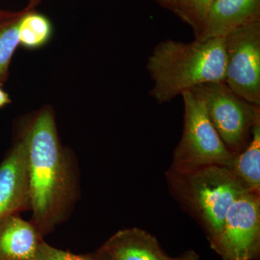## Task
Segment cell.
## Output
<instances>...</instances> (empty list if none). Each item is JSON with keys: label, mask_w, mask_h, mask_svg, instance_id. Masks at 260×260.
I'll list each match as a JSON object with an SVG mask.
<instances>
[{"label": "cell", "mask_w": 260, "mask_h": 260, "mask_svg": "<svg viewBox=\"0 0 260 260\" xmlns=\"http://www.w3.org/2000/svg\"><path fill=\"white\" fill-rule=\"evenodd\" d=\"M31 222L42 237L64 220L76 194L71 161L58 140L55 121L43 111L25 135Z\"/></svg>", "instance_id": "1"}, {"label": "cell", "mask_w": 260, "mask_h": 260, "mask_svg": "<svg viewBox=\"0 0 260 260\" xmlns=\"http://www.w3.org/2000/svg\"><path fill=\"white\" fill-rule=\"evenodd\" d=\"M153 81L150 95L158 104L204 84L225 80V38L184 43L168 40L154 48L147 61Z\"/></svg>", "instance_id": "2"}, {"label": "cell", "mask_w": 260, "mask_h": 260, "mask_svg": "<svg viewBox=\"0 0 260 260\" xmlns=\"http://www.w3.org/2000/svg\"><path fill=\"white\" fill-rule=\"evenodd\" d=\"M165 177L170 194L199 224L209 241L220 232L231 205L249 191L229 168L222 166L186 170L170 167Z\"/></svg>", "instance_id": "3"}, {"label": "cell", "mask_w": 260, "mask_h": 260, "mask_svg": "<svg viewBox=\"0 0 260 260\" xmlns=\"http://www.w3.org/2000/svg\"><path fill=\"white\" fill-rule=\"evenodd\" d=\"M181 96L184 101V125L171 167L184 170L206 166L230 167L236 155L219 136L203 99L191 90L184 92Z\"/></svg>", "instance_id": "4"}, {"label": "cell", "mask_w": 260, "mask_h": 260, "mask_svg": "<svg viewBox=\"0 0 260 260\" xmlns=\"http://www.w3.org/2000/svg\"><path fill=\"white\" fill-rule=\"evenodd\" d=\"M191 91L203 99L210 121L232 153L249 144L253 128L260 124V106L239 96L224 82L200 85Z\"/></svg>", "instance_id": "5"}, {"label": "cell", "mask_w": 260, "mask_h": 260, "mask_svg": "<svg viewBox=\"0 0 260 260\" xmlns=\"http://www.w3.org/2000/svg\"><path fill=\"white\" fill-rule=\"evenodd\" d=\"M223 260H257L260 255V193L246 191L229 207L221 229L209 241Z\"/></svg>", "instance_id": "6"}, {"label": "cell", "mask_w": 260, "mask_h": 260, "mask_svg": "<svg viewBox=\"0 0 260 260\" xmlns=\"http://www.w3.org/2000/svg\"><path fill=\"white\" fill-rule=\"evenodd\" d=\"M224 38V83L239 96L260 106V21Z\"/></svg>", "instance_id": "7"}, {"label": "cell", "mask_w": 260, "mask_h": 260, "mask_svg": "<svg viewBox=\"0 0 260 260\" xmlns=\"http://www.w3.org/2000/svg\"><path fill=\"white\" fill-rule=\"evenodd\" d=\"M30 207L28 156L24 140L0 164V221Z\"/></svg>", "instance_id": "8"}, {"label": "cell", "mask_w": 260, "mask_h": 260, "mask_svg": "<svg viewBox=\"0 0 260 260\" xmlns=\"http://www.w3.org/2000/svg\"><path fill=\"white\" fill-rule=\"evenodd\" d=\"M260 21V0H215L199 39L224 38L238 29Z\"/></svg>", "instance_id": "9"}, {"label": "cell", "mask_w": 260, "mask_h": 260, "mask_svg": "<svg viewBox=\"0 0 260 260\" xmlns=\"http://www.w3.org/2000/svg\"><path fill=\"white\" fill-rule=\"evenodd\" d=\"M112 260H174L150 233L129 228L114 234L99 249Z\"/></svg>", "instance_id": "10"}, {"label": "cell", "mask_w": 260, "mask_h": 260, "mask_svg": "<svg viewBox=\"0 0 260 260\" xmlns=\"http://www.w3.org/2000/svg\"><path fill=\"white\" fill-rule=\"evenodd\" d=\"M42 240L31 221L10 215L0 221V260H35Z\"/></svg>", "instance_id": "11"}, {"label": "cell", "mask_w": 260, "mask_h": 260, "mask_svg": "<svg viewBox=\"0 0 260 260\" xmlns=\"http://www.w3.org/2000/svg\"><path fill=\"white\" fill-rule=\"evenodd\" d=\"M229 169L248 191L260 193V124L253 128L250 142Z\"/></svg>", "instance_id": "12"}, {"label": "cell", "mask_w": 260, "mask_h": 260, "mask_svg": "<svg viewBox=\"0 0 260 260\" xmlns=\"http://www.w3.org/2000/svg\"><path fill=\"white\" fill-rule=\"evenodd\" d=\"M51 25L43 15L29 14L19 20V43L28 47H37L50 37Z\"/></svg>", "instance_id": "13"}, {"label": "cell", "mask_w": 260, "mask_h": 260, "mask_svg": "<svg viewBox=\"0 0 260 260\" xmlns=\"http://www.w3.org/2000/svg\"><path fill=\"white\" fill-rule=\"evenodd\" d=\"M215 0H177L175 11L191 25L195 39H199L204 31L210 8Z\"/></svg>", "instance_id": "14"}, {"label": "cell", "mask_w": 260, "mask_h": 260, "mask_svg": "<svg viewBox=\"0 0 260 260\" xmlns=\"http://www.w3.org/2000/svg\"><path fill=\"white\" fill-rule=\"evenodd\" d=\"M19 20L0 30V78L5 74L19 43Z\"/></svg>", "instance_id": "15"}, {"label": "cell", "mask_w": 260, "mask_h": 260, "mask_svg": "<svg viewBox=\"0 0 260 260\" xmlns=\"http://www.w3.org/2000/svg\"><path fill=\"white\" fill-rule=\"evenodd\" d=\"M35 260H96L94 254H75L53 247L42 240L39 244Z\"/></svg>", "instance_id": "16"}, {"label": "cell", "mask_w": 260, "mask_h": 260, "mask_svg": "<svg viewBox=\"0 0 260 260\" xmlns=\"http://www.w3.org/2000/svg\"><path fill=\"white\" fill-rule=\"evenodd\" d=\"M174 260H200L198 253L193 249L185 251L180 256L174 257Z\"/></svg>", "instance_id": "17"}, {"label": "cell", "mask_w": 260, "mask_h": 260, "mask_svg": "<svg viewBox=\"0 0 260 260\" xmlns=\"http://www.w3.org/2000/svg\"><path fill=\"white\" fill-rule=\"evenodd\" d=\"M9 96L8 94L5 93L2 89H0V107H3L5 104L10 103Z\"/></svg>", "instance_id": "18"}, {"label": "cell", "mask_w": 260, "mask_h": 260, "mask_svg": "<svg viewBox=\"0 0 260 260\" xmlns=\"http://www.w3.org/2000/svg\"><path fill=\"white\" fill-rule=\"evenodd\" d=\"M159 1L175 11L176 8H177V0H159Z\"/></svg>", "instance_id": "19"}, {"label": "cell", "mask_w": 260, "mask_h": 260, "mask_svg": "<svg viewBox=\"0 0 260 260\" xmlns=\"http://www.w3.org/2000/svg\"><path fill=\"white\" fill-rule=\"evenodd\" d=\"M94 255H95L96 260H112L107 254H104L100 250H98L96 252L94 253Z\"/></svg>", "instance_id": "20"}]
</instances>
